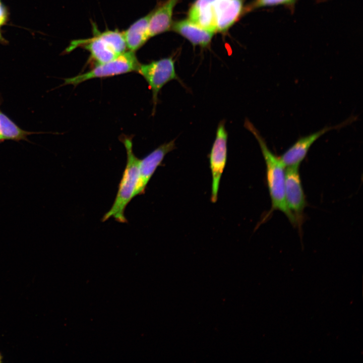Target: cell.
<instances>
[{
	"instance_id": "6da1fadb",
	"label": "cell",
	"mask_w": 363,
	"mask_h": 363,
	"mask_svg": "<svg viewBox=\"0 0 363 363\" xmlns=\"http://www.w3.org/2000/svg\"><path fill=\"white\" fill-rule=\"evenodd\" d=\"M244 125L257 139L265 160L266 182L271 202V210L281 211L292 224L296 225L297 224L296 220L285 202V167L280 158L270 150L265 141L254 125L248 120L245 121Z\"/></svg>"
},
{
	"instance_id": "7a4b0ae2",
	"label": "cell",
	"mask_w": 363,
	"mask_h": 363,
	"mask_svg": "<svg viewBox=\"0 0 363 363\" xmlns=\"http://www.w3.org/2000/svg\"><path fill=\"white\" fill-rule=\"evenodd\" d=\"M123 141L127 155L126 167L113 205L103 217L102 221L113 217L118 222H126L125 216V209L132 199L134 198V193L138 178L140 160L133 152L132 140L130 138H125Z\"/></svg>"
},
{
	"instance_id": "3957f363",
	"label": "cell",
	"mask_w": 363,
	"mask_h": 363,
	"mask_svg": "<svg viewBox=\"0 0 363 363\" xmlns=\"http://www.w3.org/2000/svg\"><path fill=\"white\" fill-rule=\"evenodd\" d=\"M95 32L93 37L73 41L68 51L82 45L97 64L113 59L126 51L127 46L123 32L117 30Z\"/></svg>"
},
{
	"instance_id": "277c9868",
	"label": "cell",
	"mask_w": 363,
	"mask_h": 363,
	"mask_svg": "<svg viewBox=\"0 0 363 363\" xmlns=\"http://www.w3.org/2000/svg\"><path fill=\"white\" fill-rule=\"evenodd\" d=\"M139 65L135 52L126 51L113 59L97 64L88 72L65 79L64 84L77 86L91 79L109 77L137 71Z\"/></svg>"
},
{
	"instance_id": "5b68a950",
	"label": "cell",
	"mask_w": 363,
	"mask_h": 363,
	"mask_svg": "<svg viewBox=\"0 0 363 363\" xmlns=\"http://www.w3.org/2000/svg\"><path fill=\"white\" fill-rule=\"evenodd\" d=\"M137 71L144 77L152 91L153 114L158 102V94L162 87L173 80H177L183 84L176 73L173 56L140 64Z\"/></svg>"
},
{
	"instance_id": "8992f818",
	"label": "cell",
	"mask_w": 363,
	"mask_h": 363,
	"mask_svg": "<svg viewBox=\"0 0 363 363\" xmlns=\"http://www.w3.org/2000/svg\"><path fill=\"white\" fill-rule=\"evenodd\" d=\"M227 138L228 134L225 128V122L222 120L218 124L215 139L209 155L210 168L212 174L211 200L213 203L216 202L217 200L220 181L226 163Z\"/></svg>"
},
{
	"instance_id": "52a82bcc",
	"label": "cell",
	"mask_w": 363,
	"mask_h": 363,
	"mask_svg": "<svg viewBox=\"0 0 363 363\" xmlns=\"http://www.w3.org/2000/svg\"><path fill=\"white\" fill-rule=\"evenodd\" d=\"M354 120V117L349 118L339 125L325 127L316 132L299 138L279 157L281 162L285 168L299 167L312 145L320 137L331 130L343 128Z\"/></svg>"
},
{
	"instance_id": "ba28073f",
	"label": "cell",
	"mask_w": 363,
	"mask_h": 363,
	"mask_svg": "<svg viewBox=\"0 0 363 363\" xmlns=\"http://www.w3.org/2000/svg\"><path fill=\"white\" fill-rule=\"evenodd\" d=\"M285 199L287 208L299 224L306 206L299 167L285 168Z\"/></svg>"
},
{
	"instance_id": "9c48e42d",
	"label": "cell",
	"mask_w": 363,
	"mask_h": 363,
	"mask_svg": "<svg viewBox=\"0 0 363 363\" xmlns=\"http://www.w3.org/2000/svg\"><path fill=\"white\" fill-rule=\"evenodd\" d=\"M175 141L164 143L140 160L138 178L134 198L144 194L146 186L165 155L175 148Z\"/></svg>"
},
{
	"instance_id": "30bf717a",
	"label": "cell",
	"mask_w": 363,
	"mask_h": 363,
	"mask_svg": "<svg viewBox=\"0 0 363 363\" xmlns=\"http://www.w3.org/2000/svg\"><path fill=\"white\" fill-rule=\"evenodd\" d=\"M243 9V0H215L213 14L216 32H226L238 20Z\"/></svg>"
},
{
	"instance_id": "8fae6325",
	"label": "cell",
	"mask_w": 363,
	"mask_h": 363,
	"mask_svg": "<svg viewBox=\"0 0 363 363\" xmlns=\"http://www.w3.org/2000/svg\"><path fill=\"white\" fill-rule=\"evenodd\" d=\"M179 0H166L150 13L149 28L150 37L167 32L173 23V9Z\"/></svg>"
},
{
	"instance_id": "7c38bea8",
	"label": "cell",
	"mask_w": 363,
	"mask_h": 363,
	"mask_svg": "<svg viewBox=\"0 0 363 363\" xmlns=\"http://www.w3.org/2000/svg\"><path fill=\"white\" fill-rule=\"evenodd\" d=\"M194 46L207 47L210 43L214 32L203 28L188 19L173 22L171 28Z\"/></svg>"
},
{
	"instance_id": "4fadbf2b",
	"label": "cell",
	"mask_w": 363,
	"mask_h": 363,
	"mask_svg": "<svg viewBox=\"0 0 363 363\" xmlns=\"http://www.w3.org/2000/svg\"><path fill=\"white\" fill-rule=\"evenodd\" d=\"M150 13L132 24L123 32L127 48L135 52L150 38L149 21Z\"/></svg>"
},
{
	"instance_id": "5bb4252c",
	"label": "cell",
	"mask_w": 363,
	"mask_h": 363,
	"mask_svg": "<svg viewBox=\"0 0 363 363\" xmlns=\"http://www.w3.org/2000/svg\"><path fill=\"white\" fill-rule=\"evenodd\" d=\"M214 1L196 0L189 9L188 19L203 28L215 33Z\"/></svg>"
},
{
	"instance_id": "9a60e30c",
	"label": "cell",
	"mask_w": 363,
	"mask_h": 363,
	"mask_svg": "<svg viewBox=\"0 0 363 363\" xmlns=\"http://www.w3.org/2000/svg\"><path fill=\"white\" fill-rule=\"evenodd\" d=\"M33 134L22 130L0 110V139L19 141Z\"/></svg>"
},
{
	"instance_id": "2e32d148",
	"label": "cell",
	"mask_w": 363,
	"mask_h": 363,
	"mask_svg": "<svg viewBox=\"0 0 363 363\" xmlns=\"http://www.w3.org/2000/svg\"><path fill=\"white\" fill-rule=\"evenodd\" d=\"M295 0H255L249 7V10L263 7L272 6L278 5L289 4Z\"/></svg>"
},
{
	"instance_id": "e0dca14e",
	"label": "cell",
	"mask_w": 363,
	"mask_h": 363,
	"mask_svg": "<svg viewBox=\"0 0 363 363\" xmlns=\"http://www.w3.org/2000/svg\"><path fill=\"white\" fill-rule=\"evenodd\" d=\"M8 14L6 9L0 3V26L1 27L7 20Z\"/></svg>"
},
{
	"instance_id": "ac0fdd59",
	"label": "cell",
	"mask_w": 363,
	"mask_h": 363,
	"mask_svg": "<svg viewBox=\"0 0 363 363\" xmlns=\"http://www.w3.org/2000/svg\"><path fill=\"white\" fill-rule=\"evenodd\" d=\"M0 29H1V26H0ZM0 41H5V40H4V39L3 38V37H2V34H1V31H0Z\"/></svg>"
},
{
	"instance_id": "d6986e66",
	"label": "cell",
	"mask_w": 363,
	"mask_h": 363,
	"mask_svg": "<svg viewBox=\"0 0 363 363\" xmlns=\"http://www.w3.org/2000/svg\"><path fill=\"white\" fill-rule=\"evenodd\" d=\"M2 356H1V354H0V362H1V361H2Z\"/></svg>"
},
{
	"instance_id": "ffe728a7",
	"label": "cell",
	"mask_w": 363,
	"mask_h": 363,
	"mask_svg": "<svg viewBox=\"0 0 363 363\" xmlns=\"http://www.w3.org/2000/svg\"><path fill=\"white\" fill-rule=\"evenodd\" d=\"M0 141H1V139H0Z\"/></svg>"
},
{
	"instance_id": "44dd1931",
	"label": "cell",
	"mask_w": 363,
	"mask_h": 363,
	"mask_svg": "<svg viewBox=\"0 0 363 363\" xmlns=\"http://www.w3.org/2000/svg\"><path fill=\"white\" fill-rule=\"evenodd\" d=\"M1 3V2H0Z\"/></svg>"
}]
</instances>
